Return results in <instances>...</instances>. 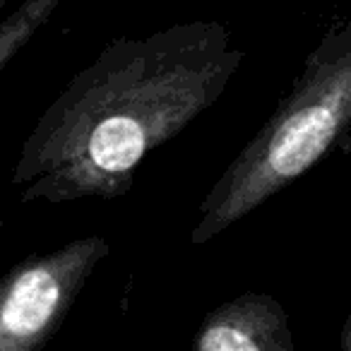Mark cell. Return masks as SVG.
I'll return each instance as SVG.
<instances>
[{
  "label": "cell",
  "instance_id": "obj_1",
  "mask_svg": "<svg viewBox=\"0 0 351 351\" xmlns=\"http://www.w3.org/2000/svg\"><path fill=\"white\" fill-rule=\"evenodd\" d=\"M245 53L215 20L106 44L39 116L12 186L22 202L116 200L142 161L221 97Z\"/></svg>",
  "mask_w": 351,
  "mask_h": 351
},
{
  "label": "cell",
  "instance_id": "obj_2",
  "mask_svg": "<svg viewBox=\"0 0 351 351\" xmlns=\"http://www.w3.org/2000/svg\"><path fill=\"white\" fill-rule=\"evenodd\" d=\"M351 125V17L308 53L293 89L197 207L191 241L217 239L311 171Z\"/></svg>",
  "mask_w": 351,
  "mask_h": 351
},
{
  "label": "cell",
  "instance_id": "obj_3",
  "mask_svg": "<svg viewBox=\"0 0 351 351\" xmlns=\"http://www.w3.org/2000/svg\"><path fill=\"white\" fill-rule=\"evenodd\" d=\"M108 255L104 236H84L49 255H34L0 277V351H34L63 327L97 265Z\"/></svg>",
  "mask_w": 351,
  "mask_h": 351
},
{
  "label": "cell",
  "instance_id": "obj_4",
  "mask_svg": "<svg viewBox=\"0 0 351 351\" xmlns=\"http://www.w3.org/2000/svg\"><path fill=\"white\" fill-rule=\"evenodd\" d=\"M193 349L197 351H293L284 306L269 293H241L202 320Z\"/></svg>",
  "mask_w": 351,
  "mask_h": 351
},
{
  "label": "cell",
  "instance_id": "obj_5",
  "mask_svg": "<svg viewBox=\"0 0 351 351\" xmlns=\"http://www.w3.org/2000/svg\"><path fill=\"white\" fill-rule=\"evenodd\" d=\"M63 0H22L20 5L0 22V73L29 44V39L49 22Z\"/></svg>",
  "mask_w": 351,
  "mask_h": 351
},
{
  "label": "cell",
  "instance_id": "obj_6",
  "mask_svg": "<svg viewBox=\"0 0 351 351\" xmlns=\"http://www.w3.org/2000/svg\"><path fill=\"white\" fill-rule=\"evenodd\" d=\"M341 349L351 351V311H349V317H346V322H344V330H341Z\"/></svg>",
  "mask_w": 351,
  "mask_h": 351
},
{
  "label": "cell",
  "instance_id": "obj_7",
  "mask_svg": "<svg viewBox=\"0 0 351 351\" xmlns=\"http://www.w3.org/2000/svg\"><path fill=\"white\" fill-rule=\"evenodd\" d=\"M8 3H10V0H0V10H3V8H5Z\"/></svg>",
  "mask_w": 351,
  "mask_h": 351
}]
</instances>
